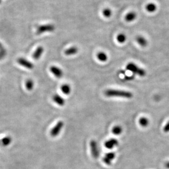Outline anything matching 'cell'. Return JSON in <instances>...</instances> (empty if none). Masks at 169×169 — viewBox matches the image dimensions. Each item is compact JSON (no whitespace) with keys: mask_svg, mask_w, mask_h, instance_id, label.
I'll return each mask as SVG.
<instances>
[{"mask_svg":"<svg viewBox=\"0 0 169 169\" xmlns=\"http://www.w3.org/2000/svg\"><path fill=\"white\" fill-rule=\"evenodd\" d=\"M1 1H2V0H0V3H1Z\"/></svg>","mask_w":169,"mask_h":169,"instance_id":"29","label":"cell"},{"mask_svg":"<svg viewBox=\"0 0 169 169\" xmlns=\"http://www.w3.org/2000/svg\"><path fill=\"white\" fill-rule=\"evenodd\" d=\"M118 144H119V142L116 139L111 138L105 142L104 146H105V147L107 148V149H111L115 147H116V146H118Z\"/></svg>","mask_w":169,"mask_h":169,"instance_id":"9","label":"cell"},{"mask_svg":"<svg viewBox=\"0 0 169 169\" xmlns=\"http://www.w3.org/2000/svg\"><path fill=\"white\" fill-rule=\"evenodd\" d=\"M50 71L57 78L60 79L63 75V71L60 68L56 66H51L50 68Z\"/></svg>","mask_w":169,"mask_h":169,"instance_id":"8","label":"cell"},{"mask_svg":"<svg viewBox=\"0 0 169 169\" xmlns=\"http://www.w3.org/2000/svg\"><path fill=\"white\" fill-rule=\"evenodd\" d=\"M97 57L98 60L101 62H105L108 60V56L103 52H99L97 55Z\"/></svg>","mask_w":169,"mask_h":169,"instance_id":"16","label":"cell"},{"mask_svg":"<svg viewBox=\"0 0 169 169\" xmlns=\"http://www.w3.org/2000/svg\"><path fill=\"white\" fill-rule=\"evenodd\" d=\"M44 47L42 46H39L35 51L34 52V54L33 55V58L35 60H38L40 59V58L42 56V55L44 53Z\"/></svg>","mask_w":169,"mask_h":169,"instance_id":"10","label":"cell"},{"mask_svg":"<svg viewBox=\"0 0 169 169\" xmlns=\"http://www.w3.org/2000/svg\"><path fill=\"white\" fill-rule=\"evenodd\" d=\"M90 148L91 152L93 157L97 159L99 157V149L98 147V144L95 140H92L90 142Z\"/></svg>","mask_w":169,"mask_h":169,"instance_id":"4","label":"cell"},{"mask_svg":"<svg viewBox=\"0 0 169 169\" xmlns=\"http://www.w3.org/2000/svg\"><path fill=\"white\" fill-rule=\"evenodd\" d=\"M5 55H6V51L3 47L2 44L0 42V55L3 58L5 56Z\"/></svg>","mask_w":169,"mask_h":169,"instance_id":"24","label":"cell"},{"mask_svg":"<svg viewBox=\"0 0 169 169\" xmlns=\"http://www.w3.org/2000/svg\"><path fill=\"white\" fill-rule=\"evenodd\" d=\"M163 130H164V131L165 132H169V121L164 126Z\"/></svg>","mask_w":169,"mask_h":169,"instance_id":"25","label":"cell"},{"mask_svg":"<svg viewBox=\"0 0 169 169\" xmlns=\"http://www.w3.org/2000/svg\"><path fill=\"white\" fill-rule=\"evenodd\" d=\"M3 146H7L9 144H10L12 142V138L11 137L6 136L5 137L3 138L1 140Z\"/></svg>","mask_w":169,"mask_h":169,"instance_id":"21","label":"cell"},{"mask_svg":"<svg viewBox=\"0 0 169 169\" xmlns=\"http://www.w3.org/2000/svg\"><path fill=\"white\" fill-rule=\"evenodd\" d=\"M34 86V83L31 79H28L25 82V87L28 91L33 90Z\"/></svg>","mask_w":169,"mask_h":169,"instance_id":"19","label":"cell"},{"mask_svg":"<svg viewBox=\"0 0 169 169\" xmlns=\"http://www.w3.org/2000/svg\"><path fill=\"white\" fill-rule=\"evenodd\" d=\"M77 52H78V49H77V47H75V46L71 47L66 49V51H64V53L66 55H75Z\"/></svg>","mask_w":169,"mask_h":169,"instance_id":"12","label":"cell"},{"mask_svg":"<svg viewBox=\"0 0 169 169\" xmlns=\"http://www.w3.org/2000/svg\"><path fill=\"white\" fill-rule=\"evenodd\" d=\"M136 41L137 42H138V44L143 47H144L147 45V40L141 36H137L136 38Z\"/></svg>","mask_w":169,"mask_h":169,"instance_id":"14","label":"cell"},{"mask_svg":"<svg viewBox=\"0 0 169 169\" xmlns=\"http://www.w3.org/2000/svg\"><path fill=\"white\" fill-rule=\"evenodd\" d=\"M139 123L140 125L145 127H147L149 125V120L147 118L145 117H142L139 119Z\"/></svg>","mask_w":169,"mask_h":169,"instance_id":"20","label":"cell"},{"mask_svg":"<svg viewBox=\"0 0 169 169\" xmlns=\"http://www.w3.org/2000/svg\"><path fill=\"white\" fill-rule=\"evenodd\" d=\"M103 14L105 18H109L112 14V12L109 8H105L103 11Z\"/></svg>","mask_w":169,"mask_h":169,"instance_id":"23","label":"cell"},{"mask_svg":"<svg viewBox=\"0 0 169 169\" xmlns=\"http://www.w3.org/2000/svg\"><path fill=\"white\" fill-rule=\"evenodd\" d=\"M63 126H64V122L62 121H58L57 123V124L51 130V135L52 137L57 136L60 134Z\"/></svg>","mask_w":169,"mask_h":169,"instance_id":"5","label":"cell"},{"mask_svg":"<svg viewBox=\"0 0 169 169\" xmlns=\"http://www.w3.org/2000/svg\"><path fill=\"white\" fill-rule=\"evenodd\" d=\"M2 57H1V55H0V60H2Z\"/></svg>","mask_w":169,"mask_h":169,"instance_id":"28","label":"cell"},{"mask_svg":"<svg viewBox=\"0 0 169 169\" xmlns=\"http://www.w3.org/2000/svg\"><path fill=\"white\" fill-rule=\"evenodd\" d=\"M134 75H133V76H130V77H125V79L126 80H128V81H130V80H133V79H134Z\"/></svg>","mask_w":169,"mask_h":169,"instance_id":"26","label":"cell"},{"mask_svg":"<svg viewBox=\"0 0 169 169\" xmlns=\"http://www.w3.org/2000/svg\"><path fill=\"white\" fill-rule=\"evenodd\" d=\"M136 13L133 12H131L127 13L125 16L126 21L127 22H131L133 21L136 18Z\"/></svg>","mask_w":169,"mask_h":169,"instance_id":"13","label":"cell"},{"mask_svg":"<svg viewBox=\"0 0 169 169\" xmlns=\"http://www.w3.org/2000/svg\"><path fill=\"white\" fill-rule=\"evenodd\" d=\"M52 99H53V101L55 102V103L57 104L58 105H59L60 106H63L65 104L64 99L58 94H55L53 96Z\"/></svg>","mask_w":169,"mask_h":169,"instance_id":"11","label":"cell"},{"mask_svg":"<svg viewBox=\"0 0 169 169\" xmlns=\"http://www.w3.org/2000/svg\"><path fill=\"white\" fill-rule=\"evenodd\" d=\"M165 166L166 169H169V161L166 162L165 164Z\"/></svg>","mask_w":169,"mask_h":169,"instance_id":"27","label":"cell"},{"mask_svg":"<svg viewBox=\"0 0 169 169\" xmlns=\"http://www.w3.org/2000/svg\"><path fill=\"white\" fill-rule=\"evenodd\" d=\"M55 30V27L53 24H45L39 26L37 30L36 34L38 35H40L42 34L47 32H52Z\"/></svg>","mask_w":169,"mask_h":169,"instance_id":"3","label":"cell"},{"mask_svg":"<svg viewBox=\"0 0 169 169\" xmlns=\"http://www.w3.org/2000/svg\"><path fill=\"white\" fill-rule=\"evenodd\" d=\"M17 62L21 66H23L26 68L27 69H33L34 67V66L33 63H31V62L27 60H25V58H18V60H17Z\"/></svg>","mask_w":169,"mask_h":169,"instance_id":"6","label":"cell"},{"mask_svg":"<svg viewBox=\"0 0 169 169\" xmlns=\"http://www.w3.org/2000/svg\"><path fill=\"white\" fill-rule=\"evenodd\" d=\"M146 10L148 12L153 13L156 11L157 10V5L153 3H150L146 5Z\"/></svg>","mask_w":169,"mask_h":169,"instance_id":"18","label":"cell"},{"mask_svg":"<svg viewBox=\"0 0 169 169\" xmlns=\"http://www.w3.org/2000/svg\"><path fill=\"white\" fill-rule=\"evenodd\" d=\"M122 132V129L120 126H115L112 129V132L115 135H119Z\"/></svg>","mask_w":169,"mask_h":169,"instance_id":"17","label":"cell"},{"mask_svg":"<svg viewBox=\"0 0 169 169\" xmlns=\"http://www.w3.org/2000/svg\"><path fill=\"white\" fill-rule=\"evenodd\" d=\"M105 95L108 97H122L131 98L133 97V94L129 91L124 90H118L114 89H109L105 91Z\"/></svg>","mask_w":169,"mask_h":169,"instance_id":"1","label":"cell"},{"mask_svg":"<svg viewBox=\"0 0 169 169\" xmlns=\"http://www.w3.org/2000/svg\"><path fill=\"white\" fill-rule=\"evenodd\" d=\"M61 91L64 94L68 95L71 92V87L68 84H63L61 86Z\"/></svg>","mask_w":169,"mask_h":169,"instance_id":"15","label":"cell"},{"mask_svg":"<svg viewBox=\"0 0 169 169\" xmlns=\"http://www.w3.org/2000/svg\"><path fill=\"white\" fill-rule=\"evenodd\" d=\"M116 39L118 41L120 44L124 43L126 40V36L124 34H120L117 36Z\"/></svg>","mask_w":169,"mask_h":169,"instance_id":"22","label":"cell"},{"mask_svg":"<svg viewBox=\"0 0 169 169\" xmlns=\"http://www.w3.org/2000/svg\"><path fill=\"white\" fill-rule=\"evenodd\" d=\"M115 158V153L113 152H109L105 155L103 159V161L107 165H110Z\"/></svg>","mask_w":169,"mask_h":169,"instance_id":"7","label":"cell"},{"mask_svg":"<svg viewBox=\"0 0 169 169\" xmlns=\"http://www.w3.org/2000/svg\"><path fill=\"white\" fill-rule=\"evenodd\" d=\"M126 69L129 71L132 72L135 74H137L140 77H144L146 75V71L143 69L142 68H140L139 66H137L133 63H128L126 66Z\"/></svg>","mask_w":169,"mask_h":169,"instance_id":"2","label":"cell"}]
</instances>
